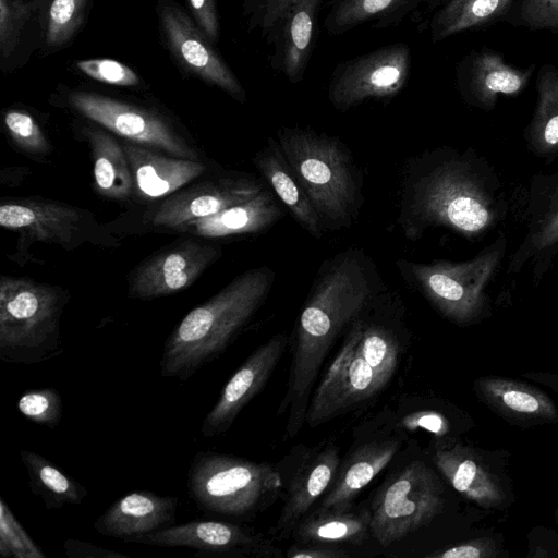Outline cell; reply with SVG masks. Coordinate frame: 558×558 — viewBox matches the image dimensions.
Here are the masks:
<instances>
[{"instance_id":"cell-1","label":"cell","mask_w":558,"mask_h":558,"mask_svg":"<svg viewBox=\"0 0 558 558\" xmlns=\"http://www.w3.org/2000/svg\"><path fill=\"white\" fill-rule=\"evenodd\" d=\"M397 222L418 240L445 228L477 241L505 221L509 204L490 162L476 150L441 146L409 158L403 167Z\"/></svg>"},{"instance_id":"cell-2","label":"cell","mask_w":558,"mask_h":558,"mask_svg":"<svg viewBox=\"0 0 558 558\" xmlns=\"http://www.w3.org/2000/svg\"><path fill=\"white\" fill-rule=\"evenodd\" d=\"M275 277L267 266L248 269L192 308L165 342L160 375L185 381L218 359L264 303Z\"/></svg>"},{"instance_id":"cell-3","label":"cell","mask_w":558,"mask_h":558,"mask_svg":"<svg viewBox=\"0 0 558 558\" xmlns=\"http://www.w3.org/2000/svg\"><path fill=\"white\" fill-rule=\"evenodd\" d=\"M277 140L324 228H349L362 205V185L348 147L310 128L282 126Z\"/></svg>"},{"instance_id":"cell-4","label":"cell","mask_w":558,"mask_h":558,"mask_svg":"<svg viewBox=\"0 0 558 558\" xmlns=\"http://www.w3.org/2000/svg\"><path fill=\"white\" fill-rule=\"evenodd\" d=\"M69 290L28 277L0 278V360L37 364L63 352L61 317Z\"/></svg>"},{"instance_id":"cell-5","label":"cell","mask_w":558,"mask_h":558,"mask_svg":"<svg viewBox=\"0 0 558 558\" xmlns=\"http://www.w3.org/2000/svg\"><path fill=\"white\" fill-rule=\"evenodd\" d=\"M507 243L505 233L500 232L468 260L418 263L399 259L397 266L405 281L439 314L459 326H468L490 313L487 289L501 266Z\"/></svg>"},{"instance_id":"cell-6","label":"cell","mask_w":558,"mask_h":558,"mask_svg":"<svg viewBox=\"0 0 558 558\" xmlns=\"http://www.w3.org/2000/svg\"><path fill=\"white\" fill-rule=\"evenodd\" d=\"M187 493L204 513L244 518L281 489L279 472L270 464L215 451H199L187 471Z\"/></svg>"},{"instance_id":"cell-7","label":"cell","mask_w":558,"mask_h":558,"mask_svg":"<svg viewBox=\"0 0 558 558\" xmlns=\"http://www.w3.org/2000/svg\"><path fill=\"white\" fill-rule=\"evenodd\" d=\"M0 226L17 235L15 254L24 259L34 243L72 251L84 244L114 250L121 246L109 225L82 207L43 197H9L0 202Z\"/></svg>"},{"instance_id":"cell-8","label":"cell","mask_w":558,"mask_h":558,"mask_svg":"<svg viewBox=\"0 0 558 558\" xmlns=\"http://www.w3.org/2000/svg\"><path fill=\"white\" fill-rule=\"evenodd\" d=\"M442 506L439 478L424 462L413 461L375 495L371 533L387 547L427 525Z\"/></svg>"},{"instance_id":"cell-9","label":"cell","mask_w":558,"mask_h":558,"mask_svg":"<svg viewBox=\"0 0 558 558\" xmlns=\"http://www.w3.org/2000/svg\"><path fill=\"white\" fill-rule=\"evenodd\" d=\"M412 64L405 43L385 45L340 62L330 76L328 99L341 112L368 100H388L408 84Z\"/></svg>"},{"instance_id":"cell-10","label":"cell","mask_w":558,"mask_h":558,"mask_svg":"<svg viewBox=\"0 0 558 558\" xmlns=\"http://www.w3.org/2000/svg\"><path fill=\"white\" fill-rule=\"evenodd\" d=\"M69 104L85 118L128 142L174 157L201 159L194 144L155 111L88 92L71 93Z\"/></svg>"},{"instance_id":"cell-11","label":"cell","mask_w":558,"mask_h":558,"mask_svg":"<svg viewBox=\"0 0 558 558\" xmlns=\"http://www.w3.org/2000/svg\"><path fill=\"white\" fill-rule=\"evenodd\" d=\"M361 325L360 317L351 324L343 343L311 398L305 418L311 427L372 398L388 384L359 349Z\"/></svg>"},{"instance_id":"cell-12","label":"cell","mask_w":558,"mask_h":558,"mask_svg":"<svg viewBox=\"0 0 558 558\" xmlns=\"http://www.w3.org/2000/svg\"><path fill=\"white\" fill-rule=\"evenodd\" d=\"M263 191L252 175L226 174L192 182L171 195L151 202L141 215L147 229L170 232L173 228L248 201Z\"/></svg>"},{"instance_id":"cell-13","label":"cell","mask_w":558,"mask_h":558,"mask_svg":"<svg viewBox=\"0 0 558 558\" xmlns=\"http://www.w3.org/2000/svg\"><path fill=\"white\" fill-rule=\"evenodd\" d=\"M222 254L221 246L181 238L143 259L129 274L128 295L149 301L191 287Z\"/></svg>"},{"instance_id":"cell-14","label":"cell","mask_w":558,"mask_h":558,"mask_svg":"<svg viewBox=\"0 0 558 558\" xmlns=\"http://www.w3.org/2000/svg\"><path fill=\"white\" fill-rule=\"evenodd\" d=\"M525 219L526 234L509 259L508 274L517 275L530 265L537 287L558 255V171L534 178Z\"/></svg>"},{"instance_id":"cell-15","label":"cell","mask_w":558,"mask_h":558,"mask_svg":"<svg viewBox=\"0 0 558 558\" xmlns=\"http://www.w3.org/2000/svg\"><path fill=\"white\" fill-rule=\"evenodd\" d=\"M288 342L284 333L271 337L235 371L202 423L201 433L205 438L219 436L231 427L243 408L264 388Z\"/></svg>"},{"instance_id":"cell-16","label":"cell","mask_w":558,"mask_h":558,"mask_svg":"<svg viewBox=\"0 0 558 558\" xmlns=\"http://www.w3.org/2000/svg\"><path fill=\"white\" fill-rule=\"evenodd\" d=\"M136 543L162 547H187L194 557H234L262 549L260 539L244 526L215 520H196L173 524L160 531L125 538Z\"/></svg>"},{"instance_id":"cell-17","label":"cell","mask_w":558,"mask_h":558,"mask_svg":"<svg viewBox=\"0 0 558 558\" xmlns=\"http://www.w3.org/2000/svg\"><path fill=\"white\" fill-rule=\"evenodd\" d=\"M160 20L171 49L186 68L236 100L245 101V90L236 76L185 13L175 5L162 4Z\"/></svg>"},{"instance_id":"cell-18","label":"cell","mask_w":558,"mask_h":558,"mask_svg":"<svg viewBox=\"0 0 558 558\" xmlns=\"http://www.w3.org/2000/svg\"><path fill=\"white\" fill-rule=\"evenodd\" d=\"M324 0H295L284 12L267 40L274 45L270 65L290 83L301 82L319 35V12Z\"/></svg>"},{"instance_id":"cell-19","label":"cell","mask_w":558,"mask_h":558,"mask_svg":"<svg viewBox=\"0 0 558 558\" xmlns=\"http://www.w3.org/2000/svg\"><path fill=\"white\" fill-rule=\"evenodd\" d=\"M138 201L156 202L179 191L204 174L208 166L198 160L174 157L157 149L123 142Z\"/></svg>"},{"instance_id":"cell-20","label":"cell","mask_w":558,"mask_h":558,"mask_svg":"<svg viewBox=\"0 0 558 558\" xmlns=\"http://www.w3.org/2000/svg\"><path fill=\"white\" fill-rule=\"evenodd\" d=\"M179 498L149 490L120 497L95 522L97 533L124 541L175 524Z\"/></svg>"},{"instance_id":"cell-21","label":"cell","mask_w":558,"mask_h":558,"mask_svg":"<svg viewBox=\"0 0 558 558\" xmlns=\"http://www.w3.org/2000/svg\"><path fill=\"white\" fill-rule=\"evenodd\" d=\"M533 66L518 69L494 51H481L463 60L457 71L462 98L483 110H492L498 97L515 96L527 85Z\"/></svg>"},{"instance_id":"cell-22","label":"cell","mask_w":558,"mask_h":558,"mask_svg":"<svg viewBox=\"0 0 558 558\" xmlns=\"http://www.w3.org/2000/svg\"><path fill=\"white\" fill-rule=\"evenodd\" d=\"M282 216V209L272 193L263 189L248 201L225 208L211 216L182 223L170 232L205 239L257 233L271 227Z\"/></svg>"},{"instance_id":"cell-23","label":"cell","mask_w":558,"mask_h":558,"mask_svg":"<svg viewBox=\"0 0 558 558\" xmlns=\"http://www.w3.org/2000/svg\"><path fill=\"white\" fill-rule=\"evenodd\" d=\"M435 464L458 493L480 507L500 509L506 505L502 483L473 449L463 445L438 449Z\"/></svg>"},{"instance_id":"cell-24","label":"cell","mask_w":558,"mask_h":558,"mask_svg":"<svg viewBox=\"0 0 558 558\" xmlns=\"http://www.w3.org/2000/svg\"><path fill=\"white\" fill-rule=\"evenodd\" d=\"M340 464L338 449L326 447L300 466L289 486L286 501L272 530L287 536L305 517L313 504L332 483Z\"/></svg>"},{"instance_id":"cell-25","label":"cell","mask_w":558,"mask_h":558,"mask_svg":"<svg viewBox=\"0 0 558 558\" xmlns=\"http://www.w3.org/2000/svg\"><path fill=\"white\" fill-rule=\"evenodd\" d=\"M399 447L397 440L376 441L360 447L338 469L319 510L347 511L356 495L390 463Z\"/></svg>"},{"instance_id":"cell-26","label":"cell","mask_w":558,"mask_h":558,"mask_svg":"<svg viewBox=\"0 0 558 558\" xmlns=\"http://www.w3.org/2000/svg\"><path fill=\"white\" fill-rule=\"evenodd\" d=\"M254 163L296 222L312 236L323 238L324 225L287 162L278 142L268 138Z\"/></svg>"},{"instance_id":"cell-27","label":"cell","mask_w":558,"mask_h":558,"mask_svg":"<svg viewBox=\"0 0 558 558\" xmlns=\"http://www.w3.org/2000/svg\"><path fill=\"white\" fill-rule=\"evenodd\" d=\"M475 388L482 400L508 418L527 423L558 418L553 400L525 383L502 377H483L476 380Z\"/></svg>"},{"instance_id":"cell-28","label":"cell","mask_w":558,"mask_h":558,"mask_svg":"<svg viewBox=\"0 0 558 558\" xmlns=\"http://www.w3.org/2000/svg\"><path fill=\"white\" fill-rule=\"evenodd\" d=\"M83 135L92 153L96 191L112 201L132 198L133 178L123 144L108 130L93 125L84 128Z\"/></svg>"},{"instance_id":"cell-29","label":"cell","mask_w":558,"mask_h":558,"mask_svg":"<svg viewBox=\"0 0 558 558\" xmlns=\"http://www.w3.org/2000/svg\"><path fill=\"white\" fill-rule=\"evenodd\" d=\"M536 89V107L523 137L533 155L553 162L558 158V69L543 66Z\"/></svg>"},{"instance_id":"cell-30","label":"cell","mask_w":558,"mask_h":558,"mask_svg":"<svg viewBox=\"0 0 558 558\" xmlns=\"http://www.w3.org/2000/svg\"><path fill=\"white\" fill-rule=\"evenodd\" d=\"M328 8L323 26L333 36L368 22L377 28L398 25L413 13L411 0H332Z\"/></svg>"},{"instance_id":"cell-31","label":"cell","mask_w":558,"mask_h":558,"mask_svg":"<svg viewBox=\"0 0 558 558\" xmlns=\"http://www.w3.org/2000/svg\"><path fill=\"white\" fill-rule=\"evenodd\" d=\"M20 458L32 493L40 498L47 510L81 505L86 498L88 490L85 486L41 454L22 449Z\"/></svg>"},{"instance_id":"cell-32","label":"cell","mask_w":558,"mask_h":558,"mask_svg":"<svg viewBox=\"0 0 558 558\" xmlns=\"http://www.w3.org/2000/svg\"><path fill=\"white\" fill-rule=\"evenodd\" d=\"M369 523L368 510H318L298 523L294 535L303 544H362L371 532Z\"/></svg>"},{"instance_id":"cell-33","label":"cell","mask_w":558,"mask_h":558,"mask_svg":"<svg viewBox=\"0 0 558 558\" xmlns=\"http://www.w3.org/2000/svg\"><path fill=\"white\" fill-rule=\"evenodd\" d=\"M513 0H447L432 15L428 28L433 43L474 28L502 15Z\"/></svg>"},{"instance_id":"cell-34","label":"cell","mask_w":558,"mask_h":558,"mask_svg":"<svg viewBox=\"0 0 558 558\" xmlns=\"http://www.w3.org/2000/svg\"><path fill=\"white\" fill-rule=\"evenodd\" d=\"M3 122L12 142L28 156L44 158L51 154L46 134L28 112L9 110Z\"/></svg>"},{"instance_id":"cell-35","label":"cell","mask_w":558,"mask_h":558,"mask_svg":"<svg viewBox=\"0 0 558 558\" xmlns=\"http://www.w3.org/2000/svg\"><path fill=\"white\" fill-rule=\"evenodd\" d=\"M0 556L3 558H46L14 517L7 501L0 498Z\"/></svg>"},{"instance_id":"cell-36","label":"cell","mask_w":558,"mask_h":558,"mask_svg":"<svg viewBox=\"0 0 558 558\" xmlns=\"http://www.w3.org/2000/svg\"><path fill=\"white\" fill-rule=\"evenodd\" d=\"M16 408L26 420L53 429L61 422L63 401L54 388L32 389L19 398Z\"/></svg>"},{"instance_id":"cell-37","label":"cell","mask_w":558,"mask_h":558,"mask_svg":"<svg viewBox=\"0 0 558 558\" xmlns=\"http://www.w3.org/2000/svg\"><path fill=\"white\" fill-rule=\"evenodd\" d=\"M86 0H53L48 19L46 43L59 46L78 27Z\"/></svg>"},{"instance_id":"cell-38","label":"cell","mask_w":558,"mask_h":558,"mask_svg":"<svg viewBox=\"0 0 558 558\" xmlns=\"http://www.w3.org/2000/svg\"><path fill=\"white\" fill-rule=\"evenodd\" d=\"M295 0H244V12L250 29H258L269 39L276 25Z\"/></svg>"},{"instance_id":"cell-39","label":"cell","mask_w":558,"mask_h":558,"mask_svg":"<svg viewBox=\"0 0 558 558\" xmlns=\"http://www.w3.org/2000/svg\"><path fill=\"white\" fill-rule=\"evenodd\" d=\"M87 76L117 86H135L140 83L137 74L123 63L112 59H87L76 63Z\"/></svg>"},{"instance_id":"cell-40","label":"cell","mask_w":558,"mask_h":558,"mask_svg":"<svg viewBox=\"0 0 558 558\" xmlns=\"http://www.w3.org/2000/svg\"><path fill=\"white\" fill-rule=\"evenodd\" d=\"M520 16L531 28L558 31V0H523Z\"/></svg>"},{"instance_id":"cell-41","label":"cell","mask_w":558,"mask_h":558,"mask_svg":"<svg viewBox=\"0 0 558 558\" xmlns=\"http://www.w3.org/2000/svg\"><path fill=\"white\" fill-rule=\"evenodd\" d=\"M496 548L489 539H475L427 555L432 558H488L496 557Z\"/></svg>"},{"instance_id":"cell-42","label":"cell","mask_w":558,"mask_h":558,"mask_svg":"<svg viewBox=\"0 0 558 558\" xmlns=\"http://www.w3.org/2000/svg\"><path fill=\"white\" fill-rule=\"evenodd\" d=\"M193 14L210 40H217L219 35V22L214 0H189Z\"/></svg>"},{"instance_id":"cell-43","label":"cell","mask_w":558,"mask_h":558,"mask_svg":"<svg viewBox=\"0 0 558 558\" xmlns=\"http://www.w3.org/2000/svg\"><path fill=\"white\" fill-rule=\"evenodd\" d=\"M63 547L66 556L71 558H129L128 555L81 539L69 538L63 543Z\"/></svg>"},{"instance_id":"cell-44","label":"cell","mask_w":558,"mask_h":558,"mask_svg":"<svg viewBox=\"0 0 558 558\" xmlns=\"http://www.w3.org/2000/svg\"><path fill=\"white\" fill-rule=\"evenodd\" d=\"M407 427L426 429L437 436H442L448 430V423L442 415L433 411L413 413L404 418Z\"/></svg>"},{"instance_id":"cell-45","label":"cell","mask_w":558,"mask_h":558,"mask_svg":"<svg viewBox=\"0 0 558 558\" xmlns=\"http://www.w3.org/2000/svg\"><path fill=\"white\" fill-rule=\"evenodd\" d=\"M326 544H310V547H291L289 558H340L348 556L344 551Z\"/></svg>"},{"instance_id":"cell-46","label":"cell","mask_w":558,"mask_h":558,"mask_svg":"<svg viewBox=\"0 0 558 558\" xmlns=\"http://www.w3.org/2000/svg\"><path fill=\"white\" fill-rule=\"evenodd\" d=\"M15 17L16 9L12 8L8 0H0V35L2 49H4L5 45L10 44Z\"/></svg>"},{"instance_id":"cell-47","label":"cell","mask_w":558,"mask_h":558,"mask_svg":"<svg viewBox=\"0 0 558 558\" xmlns=\"http://www.w3.org/2000/svg\"><path fill=\"white\" fill-rule=\"evenodd\" d=\"M413 4V13L424 7L427 11H434L441 7L447 0H411Z\"/></svg>"}]
</instances>
